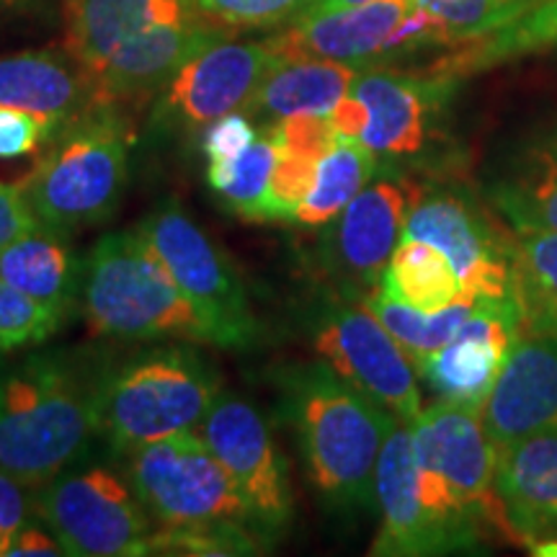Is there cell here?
<instances>
[{"instance_id": "cell-6", "label": "cell", "mask_w": 557, "mask_h": 557, "mask_svg": "<svg viewBox=\"0 0 557 557\" xmlns=\"http://www.w3.org/2000/svg\"><path fill=\"white\" fill-rule=\"evenodd\" d=\"M220 377L197 348L158 344L111 361L101 395V438L116 455L201 426Z\"/></svg>"}, {"instance_id": "cell-20", "label": "cell", "mask_w": 557, "mask_h": 557, "mask_svg": "<svg viewBox=\"0 0 557 557\" xmlns=\"http://www.w3.org/2000/svg\"><path fill=\"white\" fill-rule=\"evenodd\" d=\"M377 506L382 524L369 553L380 557H421L457 553V542L423 508L418 496L410 421H395L377 459Z\"/></svg>"}, {"instance_id": "cell-23", "label": "cell", "mask_w": 557, "mask_h": 557, "mask_svg": "<svg viewBox=\"0 0 557 557\" xmlns=\"http://www.w3.org/2000/svg\"><path fill=\"white\" fill-rule=\"evenodd\" d=\"M94 103V81L70 54L41 50L0 58V109L29 111L60 132Z\"/></svg>"}, {"instance_id": "cell-4", "label": "cell", "mask_w": 557, "mask_h": 557, "mask_svg": "<svg viewBox=\"0 0 557 557\" xmlns=\"http://www.w3.org/2000/svg\"><path fill=\"white\" fill-rule=\"evenodd\" d=\"M418 496L457 549H475L483 524L513 542L496 491L498 449L487 436L483 408L438 400L410 421Z\"/></svg>"}, {"instance_id": "cell-10", "label": "cell", "mask_w": 557, "mask_h": 557, "mask_svg": "<svg viewBox=\"0 0 557 557\" xmlns=\"http://www.w3.org/2000/svg\"><path fill=\"white\" fill-rule=\"evenodd\" d=\"M312 346L333 372L400 421H413L423 410L413 361L364 299L320 308L312 318Z\"/></svg>"}, {"instance_id": "cell-45", "label": "cell", "mask_w": 557, "mask_h": 557, "mask_svg": "<svg viewBox=\"0 0 557 557\" xmlns=\"http://www.w3.org/2000/svg\"><path fill=\"white\" fill-rule=\"evenodd\" d=\"M532 547L534 555L540 557H557V537H545V540H537Z\"/></svg>"}, {"instance_id": "cell-35", "label": "cell", "mask_w": 557, "mask_h": 557, "mask_svg": "<svg viewBox=\"0 0 557 557\" xmlns=\"http://www.w3.org/2000/svg\"><path fill=\"white\" fill-rule=\"evenodd\" d=\"M274 139V137H271ZM276 145V163L271 173V184L263 205V222H292V214L308 197L312 184H315L318 163L323 156L310 150L289 148V145Z\"/></svg>"}, {"instance_id": "cell-9", "label": "cell", "mask_w": 557, "mask_h": 557, "mask_svg": "<svg viewBox=\"0 0 557 557\" xmlns=\"http://www.w3.org/2000/svg\"><path fill=\"white\" fill-rule=\"evenodd\" d=\"M403 238L436 246L455 267L465 297L475 302L513 295V233H506L468 191L457 186H418Z\"/></svg>"}, {"instance_id": "cell-25", "label": "cell", "mask_w": 557, "mask_h": 557, "mask_svg": "<svg viewBox=\"0 0 557 557\" xmlns=\"http://www.w3.org/2000/svg\"><path fill=\"white\" fill-rule=\"evenodd\" d=\"M70 233L34 225L0 248V278L62 318L81 305L86 261L75 256Z\"/></svg>"}, {"instance_id": "cell-1", "label": "cell", "mask_w": 557, "mask_h": 557, "mask_svg": "<svg viewBox=\"0 0 557 557\" xmlns=\"http://www.w3.org/2000/svg\"><path fill=\"white\" fill-rule=\"evenodd\" d=\"M109 367L90 348L0 359V470L37 491L81 465L101 438Z\"/></svg>"}, {"instance_id": "cell-27", "label": "cell", "mask_w": 557, "mask_h": 557, "mask_svg": "<svg viewBox=\"0 0 557 557\" xmlns=\"http://www.w3.org/2000/svg\"><path fill=\"white\" fill-rule=\"evenodd\" d=\"M557 47V0H540L532 11L519 16L504 29L487 34V37L455 45L449 54L436 60L429 73L459 81L465 75L483 73L500 62L527 58Z\"/></svg>"}, {"instance_id": "cell-38", "label": "cell", "mask_w": 557, "mask_h": 557, "mask_svg": "<svg viewBox=\"0 0 557 557\" xmlns=\"http://www.w3.org/2000/svg\"><path fill=\"white\" fill-rule=\"evenodd\" d=\"M58 135L50 122L39 120L29 111L0 109V158H26L50 145Z\"/></svg>"}, {"instance_id": "cell-41", "label": "cell", "mask_w": 557, "mask_h": 557, "mask_svg": "<svg viewBox=\"0 0 557 557\" xmlns=\"http://www.w3.org/2000/svg\"><path fill=\"white\" fill-rule=\"evenodd\" d=\"M34 225H39V222L34 220L18 186L0 184V248Z\"/></svg>"}, {"instance_id": "cell-34", "label": "cell", "mask_w": 557, "mask_h": 557, "mask_svg": "<svg viewBox=\"0 0 557 557\" xmlns=\"http://www.w3.org/2000/svg\"><path fill=\"white\" fill-rule=\"evenodd\" d=\"M267 540L238 521L160 527L152 532L150 555H259Z\"/></svg>"}, {"instance_id": "cell-31", "label": "cell", "mask_w": 557, "mask_h": 557, "mask_svg": "<svg viewBox=\"0 0 557 557\" xmlns=\"http://www.w3.org/2000/svg\"><path fill=\"white\" fill-rule=\"evenodd\" d=\"M364 305L393 333L395 341L406 348L413 367L421 364L429 354H434L436 348H442L447 341L455 338V333L462 329L465 320L478 308L475 299L465 297L444 310L423 312L400 302V299H393L382 289H374L372 295H367Z\"/></svg>"}, {"instance_id": "cell-11", "label": "cell", "mask_w": 557, "mask_h": 557, "mask_svg": "<svg viewBox=\"0 0 557 557\" xmlns=\"http://www.w3.org/2000/svg\"><path fill=\"white\" fill-rule=\"evenodd\" d=\"M139 233L191 302L218 325L222 348H246L256 341V318L243 284L222 250L176 201L152 209Z\"/></svg>"}, {"instance_id": "cell-32", "label": "cell", "mask_w": 557, "mask_h": 557, "mask_svg": "<svg viewBox=\"0 0 557 557\" xmlns=\"http://www.w3.org/2000/svg\"><path fill=\"white\" fill-rule=\"evenodd\" d=\"M276 163V145L269 132H261L240 156L209 160L207 181L212 191L243 220L263 222V205Z\"/></svg>"}, {"instance_id": "cell-24", "label": "cell", "mask_w": 557, "mask_h": 557, "mask_svg": "<svg viewBox=\"0 0 557 557\" xmlns=\"http://www.w3.org/2000/svg\"><path fill=\"white\" fill-rule=\"evenodd\" d=\"M62 11L67 54L94 78L132 37L197 9L191 0H65Z\"/></svg>"}, {"instance_id": "cell-3", "label": "cell", "mask_w": 557, "mask_h": 557, "mask_svg": "<svg viewBox=\"0 0 557 557\" xmlns=\"http://www.w3.org/2000/svg\"><path fill=\"white\" fill-rule=\"evenodd\" d=\"M78 308L90 333L101 338H184L222 346L218 325L178 287L139 227L103 235L90 248Z\"/></svg>"}, {"instance_id": "cell-12", "label": "cell", "mask_w": 557, "mask_h": 557, "mask_svg": "<svg viewBox=\"0 0 557 557\" xmlns=\"http://www.w3.org/2000/svg\"><path fill=\"white\" fill-rule=\"evenodd\" d=\"M276 62L278 54L269 39L214 41L184 62L158 90L152 129L191 135L205 132L220 116L246 111L256 88Z\"/></svg>"}, {"instance_id": "cell-19", "label": "cell", "mask_w": 557, "mask_h": 557, "mask_svg": "<svg viewBox=\"0 0 557 557\" xmlns=\"http://www.w3.org/2000/svg\"><path fill=\"white\" fill-rule=\"evenodd\" d=\"M483 423L496 449L557 429V329L521 333L483 403Z\"/></svg>"}, {"instance_id": "cell-17", "label": "cell", "mask_w": 557, "mask_h": 557, "mask_svg": "<svg viewBox=\"0 0 557 557\" xmlns=\"http://www.w3.org/2000/svg\"><path fill=\"white\" fill-rule=\"evenodd\" d=\"M416 0H369L351 9L302 13L269 37L278 60L312 58L372 67L393 60V45Z\"/></svg>"}, {"instance_id": "cell-42", "label": "cell", "mask_w": 557, "mask_h": 557, "mask_svg": "<svg viewBox=\"0 0 557 557\" xmlns=\"http://www.w3.org/2000/svg\"><path fill=\"white\" fill-rule=\"evenodd\" d=\"M5 555L18 557V555H67V553L65 547H62V542L54 537L50 527L41 529L39 524H34V521H26V524L16 532V537L11 540L9 553Z\"/></svg>"}, {"instance_id": "cell-30", "label": "cell", "mask_w": 557, "mask_h": 557, "mask_svg": "<svg viewBox=\"0 0 557 557\" xmlns=\"http://www.w3.org/2000/svg\"><path fill=\"white\" fill-rule=\"evenodd\" d=\"M513 295L524 333L557 329V233L513 230Z\"/></svg>"}, {"instance_id": "cell-43", "label": "cell", "mask_w": 557, "mask_h": 557, "mask_svg": "<svg viewBox=\"0 0 557 557\" xmlns=\"http://www.w3.org/2000/svg\"><path fill=\"white\" fill-rule=\"evenodd\" d=\"M369 3V0H312V3L302 13H323V11H338V9H351V5ZM299 13V16H302ZM297 18V16H295Z\"/></svg>"}, {"instance_id": "cell-26", "label": "cell", "mask_w": 557, "mask_h": 557, "mask_svg": "<svg viewBox=\"0 0 557 557\" xmlns=\"http://www.w3.org/2000/svg\"><path fill=\"white\" fill-rule=\"evenodd\" d=\"M359 70L331 60H278L256 88L246 114L267 120L269 124L299 114L329 116L338 101L348 96Z\"/></svg>"}, {"instance_id": "cell-15", "label": "cell", "mask_w": 557, "mask_h": 557, "mask_svg": "<svg viewBox=\"0 0 557 557\" xmlns=\"http://www.w3.org/2000/svg\"><path fill=\"white\" fill-rule=\"evenodd\" d=\"M416 184L406 176L372 178L331 222L329 261L351 289L372 295L380 287L413 201Z\"/></svg>"}, {"instance_id": "cell-36", "label": "cell", "mask_w": 557, "mask_h": 557, "mask_svg": "<svg viewBox=\"0 0 557 557\" xmlns=\"http://www.w3.org/2000/svg\"><path fill=\"white\" fill-rule=\"evenodd\" d=\"M67 318L32 297L21 295L0 278V354L21 351L26 346H39L62 329Z\"/></svg>"}, {"instance_id": "cell-39", "label": "cell", "mask_w": 557, "mask_h": 557, "mask_svg": "<svg viewBox=\"0 0 557 557\" xmlns=\"http://www.w3.org/2000/svg\"><path fill=\"white\" fill-rule=\"evenodd\" d=\"M261 132L256 129V124L248 120L240 111L220 116L209 127L201 132V152L207 160H227L240 156L248 145H253L259 139Z\"/></svg>"}, {"instance_id": "cell-5", "label": "cell", "mask_w": 557, "mask_h": 557, "mask_svg": "<svg viewBox=\"0 0 557 557\" xmlns=\"http://www.w3.org/2000/svg\"><path fill=\"white\" fill-rule=\"evenodd\" d=\"M50 145L29 176L16 184L34 220L62 233L107 222L129 178L132 129L120 109L94 103Z\"/></svg>"}, {"instance_id": "cell-8", "label": "cell", "mask_w": 557, "mask_h": 557, "mask_svg": "<svg viewBox=\"0 0 557 557\" xmlns=\"http://www.w3.org/2000/svg\"><path fill=\"white\" fill-rule=\"evenodd\" d=\"M37 513L67 555H150L152 517L129 480L107 465H75L37 487Z\"/></svg>"}, {"instance_id": "cell-21", "label": "cell", "mask_w": 557, "mask_h": 557, "mask_svg": "<svg viewBox=\"0 0 557 557\" xmlns=\"http://www.w3.org/2000/svg\"><path fill=\"white\" fill-rule=\"evenodd\" d=\"M496 491L513 542L557 537V429L498 449Z\"/></svg>"}, {"instance_id": "cell-16", "label": "cell", "mask_w": 557, "mask_h": 557, "mask_svg": "<svg viewBox=\"0 0 557 557\" xmlns=\"http://www.w3.org/2000/svg\"><path fill=\"white\" fill-rule=\"evenodd\" d=\"M521 333L524 323L517 299L478 302L455 338L416 367L418 377L434 389L438 400L483 408Z\"/></svg>"}, {"instance_id": "cell-33", "label": "cell", "mask_w": 557, "mask_h": 557, "mask_svg": "<svg viewBox=\"0 0 557 557\" xmlns=\"http://www.w3.org/2000/svg\"><path fill=\"white\" fill-rule=\"evenodd\" d=\"M540 0H416L418 9L429 11L436 21L442 47L487 37L513 24Z\"/></svg>"}, {"instance_id": "cell-44", "label": "cell", "mask_w": 557, "mask_h": 557, "mask_svg": "<svg viewBox=\"0 0 557 557\" xmlns=\"http://www.w3.org/2000/svg\"><path fill=\"white\" fill-rule=\"evenodd\" d=\"M41 0H0V13H5V16H13V13H26V11H34Z\"/></svg>"}, {"instance_id": "cell-7", "label": "cell", "mask_w": 557, "mask_h": 557, "mask_svg": "<svg viewBox=\"0 0 557 557\" xmlns=\"http://www.w3.org/2000/svg\"><path fill=\"white\" fill-rule=\"evenodd\" d=\"M124 457L129 485L160 527L238 521L259 532L233 478L199 431H181L132 449Z\"/></svg>"}, {"instance_id": "cell-22", "label": "cell", "mask_w": 557, "mask_h": 557, "mask_svg": "<svg viewBox=\"0 0 557 557\" xmlns=\"http://www.w3.org/2000/svg\"><path fill=\"white\" fill-rule=\"evenodd\" d=\"M487 201L517 233H557V120L508 148L487 184Z\"/></svg>"}, {"instance_id": "cell-29", "label": "cell", "mask_w": 557, "mask_h": 557, "mask_svg": "<svg viewBox=\"0 0 557 557\" xmlns=\"http://www.w3.org/2000/svg\"><path fill=\"white\" fill-rule=\"evenodd\" d=\"M377 160L380 158L359 139L338 137L318 163L315 184L292 214V222L299 227L331 225L348 207V201L374 178L380 165Z\"/></svg>"}, {"instance_id": "cell-28", "label": "cell", "mask_w": 557, "mask_h": 557, "mask_svg": "<svg viewBox=\"0 0 557 557\" xmlns=\"http://www.w3.org/2000/svg\"><path fill=\"white\" fill-rule=\"evenodd\" d=\"M377 289L423 312L444 310L465 299L451 261L436 246L418 238L398 243Z\"/></svg>"}, {"instance_id": "cell-13", "label": "cell", "mask_w": 557, "mask_h": 557, "mask_svg": "<svg viewBox=\"0 0 557 557\" xmlns=\"http://www.w3.org/2000/svg\"><path fill=\"white\" fill-rule=\"evenodd\" d=\"M201 436L233 478L253 513L256 527L269 542L292 521L289 472L267 418L235 395H218L201 421Z\"/></svg>"}, {"instance_id": "cell-18", "label": "cell", "mask_w": 557, "mask_h": 557, "mask_svg": "<svg viewBox=\"0 0 557 557\" xmlns=\"http://www.w3.org/2000/svg\"><path fill=\"white\" fill-rule=\"evenodd\" d=\"M227 37V29L205 18L199 11L152 24L150 29L122 45L90 78L96 103L120 107V103L148 99L173 78L184 62Z\"/></svg>"}, {"instance_id": "cell-2", "label": "cell", "mask_w": 557, "mask_h": 557, "mask_svg": "<svg viewBox=\"0 0 557 557\" xmlns=\"http://www.w3.org/2000/svg\"><path fill=\"white\" fill-rule=\"evenodd\" d=\"M282 400L320 496L338 508L377 504V459L398 418L325 361L282 374Z\"/></svg>"}, {"instance_id": "cell-37", "label": "cell", "mask_w": 557, "mask_h": 557, "mask_svg": "<svg viewBox=\"0 0 557 557\" xmlns=\"http://www.w3.org/2000/svg\"><path fill=\"white\" fill-rule=\"evenodd\" d=\"M201 16L222 29H271L289 24L312 0H191Z\"/></svg>"}, {"instance_id": "cell-14", "label": "cell", "mask_w": 557, "mask_h": 557, "mask_svg": "<svg viewBox=\"0 0 557 557\" xmlns=\"http://www.w3.org/2000/svg\"><path fill=\"white\" fill-rule=\"evenodd\" d=\"M457 81L436 73H400L382 65L361 67L351 86L364 107L359 143L377 158H413L429 145L434 124Z\"/></svg>"}, {"instance_id": "cell-40", "label": "cell", "mask_w": 557, "mask_h": 557, "mask_svg": "<svg viewBox=\"0 0 557 557\" xmlns=\"http://www.w3.org/2000/svg\"><path fill=\"white\" fill-rule=\"evenodd\" d=\"M37 511V491L0 470V555L9 553L11 540Z\"/></svg>"}]
</instances>
